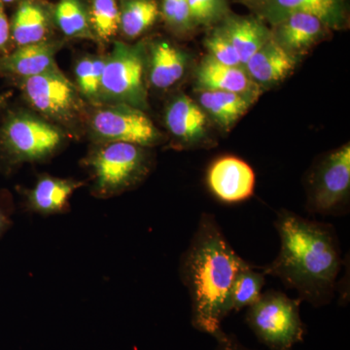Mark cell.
Masks as SVG:
<instances>
[{"label": "cell", "instance_id": "d6986e66", "mask_svg": "<svg viewBox=\"0 0 350 350\" xmlns=\"http://www.w3.org/2000/svg\"><path fill=\"white\" fill-rule=\"evenodd\" d=\"M200 107L221 128L229 130L252 105L253 100L241 94L223 91H200Z\"/></svg>", "mask_w": 350, "mask_h": 350}, {"label": "cell", "instance_id": "6da1fadb", "mask_svg": "<svg viewBox=\"0 0 350 350\" xmlns=\"http://www.w3.org/2000/svg\"><path fill=\"white\" fill-rule=\"evenodd\" d=\"M275 227L280 239V252L262 267V273L295 290L301 301L314 308L329 305L344 266L335 228L287 209L278 213Z\"/></svg>", "mask_w": 350, "mask_h": 350}, {"label": "cell", "instance_id": "ac0fdd59", "mask_svg": "<svg viewBox=\"0 0 350 350\" xmlns=\"http://www.w3.org/2000/svg\"><path fill=\"white\" fill-rule=\"evenodd\" d=\"M149 62V80L157 89L174 86L185 73V56L167 41H159L152 46Z\"/></svg>", "mask_w": 350, "mask_h": 350}, {"label": "cell", "instance_id": "f1b7e54d", "mask_svg": "<svg viewBox=\"0 0 350 350\" xmlns=\"http://www.w3.org/2000/svg\"><path fill=\"white\" fill-rule=\"evenodd\" d=\"M163 14L174 27L186 29L193 24L188 0H163Z\"/></svg>", "mask_w": 350, "mask_h": 350}, {"label": "cell", "instance_id": "3957f363", "mask_svg": "<svg viewBox=\"0 0 350 350\" xmlns=\"http://www.w3.org/2000/svg\"><path fill=\"white\" fill-rule=\"evenodd\" d=\"M145 147L107 142L94 149L86 160L93 178L94 196L107 199L137 187L151 170Z\"/></svg>", "mask_w": 350, "mask_h": 350}, {"label": "cell", "instance_id": "9c48e42d", "mask_svg": "<svg viewBox=\"0 0 350 350\" xmlns=\"http://www.w3.org/2000/svg\"><path fill=\"white\" fill-rule=\"evenodd\" d=\"M91 128L101 144L125 142L150 147L162 139L160 131L144 110L126 105L101 107L94 113Z\"/></svg>", "mask_w": 350, "mask_h": 350}, {"label": "cell", "instance_id": "e0dca14e", "mask_svg": "<svg viewBox=\"0 0 350 350\" xmlns=\"http://www.w3.org/2000/svg\"><path fill=\"white\" fill-rule=\"evenodd\" d=\"M275 40L289 53L308 49L323 31V23L305 13H295L278 23Z\"/></svg>", "mask_w": 350, "mask_h": 350}, {"label": "cell", "instance_id": "484cf974", "mask_svg": "<svg viewBox=\"0 0 350 350\" xmlns=\"http://www.w3.org/2000/svg\"><path fill=\"white\" fill-rule=\"evenodd\" d=\"M120 12L116 0H92L90 24L101 40H109L120 29Z\"/></svg>", "mask_w": 350, "mask_h": 350}, {"label": "cell", "instance_id": "2e32d148", "mask_svg": "<svg viewBox=\"0 0 350 350\" xmlns=\"http://www.w3.org/2000/svg\"><path fill=\"white\" fill-rule=\"evenodd\" d=\"M220 31L236 50L243 66L273 38L265 25L250 18L229 19Z\"/></svg>", "mask_w": 350, "mask_h": 350}, {"label": "cell", "instance_id": "4dcf8cb0", "mask_svg": "<svg viewBox=\"0 0 350 350\" xmlns=\"http://www.w3.org/2000/svg\"><path fill=\"white\" fill-rule=\"evenodd\" d=\"M11 27L7 19L6 14L2 6H0V51L5 50L9 39H10Z\"/></svg>", "mask_w": 350, "mask_h": 350}, {"label": "cell", "instance_id": "9a60e30c", "mask_svg": "<svg viewBox=\"0 0 350 350\" xmlns=\"http://www.w3.org/2000/svg\"><path fill=\"white\" fill-rule=\"evenodd\" d=\"M296 59L291 53L271 38L244 64V69L258 85L275 84L292 72Z\"/></svg>", "mask_w": 350, "mask_h": 350}, {"label": "cell", "instance_id": "ffe728a7", "mask_svg": "<svg viewBox=\"0 0 350 350\" xmlns=\"http://www.w3.org/2000/svg\"><path fill=\"white\" fill-rule=\"evenodd\" d=\"M338 0H269L266 16L278 24L287 16L305 13L315 16L323 24L337 23L340 16Z\"/></svg>", "mask_w": 350, "mask_h": 350}, {"label": "cell", "instance_id": "d4e9b609", "mask_svg": "<svg viewBox=\"0 0 350 350\" xmlns=\"http://www.w3.org/2000/svg\"><path fill=\"white\" fill-rule=\"evenodd\" d=\"M105 57H85L75 66L76 88L90 101L100 100Z\"/></svg>", "mask_w": 350, "mask_h": 350}, {"label": "cell", "instance_id": "ba28073f", "mask_svg": "<svg viewBox=\"0 0 350 350\" xmlns=\"http://www.w3.org/2000/svg\"><path fill=\"white\" fill-rule=\"evenodd\" d=\"M21 88L27 103L48 118L69 123L81 114V94L59 68L22 79Z\"/></svg>", "mask_w": 350, "mask_h": 350}, {"label": "cell", "instance_id": "4316f807", "mask_svg": "<svg viewBox=\"0 0 350 350\" xmlns=\"http://www.w3.org/2000/svg\"><path fill=\"white\" fill-rule=\"evenodd\" d=\"M206 47L211 57L218 63L230 66H243L236 50L220 31L213 32L206 39Z\"/></svg>", "mask_w": 350, "mask_h": 350}, {"label": "cell", "instance_id": "f546056e", "mask_svg": "<svg viewBox=\"0 0 350 350\" xmlns=\"http://www.w3.org/2000/svg\"><path fill=\"white\" fill-rule=\"evenodd\" d=\"M213 338L216 342L214 350H253L241 344L236 336L226 333L223 329L218 331Z\"/></svg>", "mask_w": 350, "mask_h": 350}, {"label": "cell", "instance_id": "7402d4cb", "mask_svg": "<svg viewBox=\"0 0 350 350\" xmlns=\"http://www.w3.org/2000/svg\"><path fill=\"white\" fill-rule=\"evenodd\" d=\"M265 283L266 275L261 271H256L252 265L243 260L232 285L231 312H241L257 301Z\"/></svg>", "mask_w": 350, "mask_h": 350}, {"label": "cell", "instance_id": "83f0119b", "mask_svg": "<svg viewBox=\"0 0 350 350\" xmlns=\"http://www.w3.org/2000/svg\"><path fill=\"white\" fill-rule=\"evenodd\" d=\"M191 18L196 24H209L226 9L225 0H188Z\"/></svg>", "mask_w": 350, "mask_h": 350}, {"label": "cell", "instance_id": "44dd1931", "mask_svg": "<svg viewBox=\"0 0 350 350\" xmlns=\"http://www.w3.org/2000/svg\"><path fill=\"white\" fill-rule=\"evenodd\" d=\"M49 23L45 10L31 0L20 4L14 17L11 34L18 46L46 41Z\"/></svg>", "mask_w": 350, "mask_h": 350}, {"label": "cell", "instance_id": "1f68e13d", "mask_svg": "<svg viewBox=\"0 0 350 350\" xmlns=\"http://www.w3.org/2000/svg\"><path fill=\"white\" fill-rule=\"evenodd\" d=\"M11 226H12V221L10 216L3 209L0 208V238L10 229Z\"/></svg>", "mask_w": 350, "mask_h": 350}, {"label": "cell", "instance_id": "277c9868", "mask_svg": "<svg viewBox=\"0 0 350 350\" xmlns=\"http://www.w3.org/2000/svg\"><path fill=\"white\" fill-rule=\"evenodd\" d=\"M300 299L271 289L246 308L245 322L261 344L271 350H292L303 342L306 326Z\"/></svg>", "mask_w": 350, "mask_h": 350}, {"label": "cell", "instance_id": "8fae6325", "mask_svg": "<svg viewBox=\"0 0 350 350\" xmlns=\"http://www.w3.org/2000/svg\"><path fill=\"white\" fill-rule=\"evenodd\" d=\"M83 185L75 179L42 175L33 188L25 191V209L45 216L68 213L70 198Z\"/></svg>", "mask_w": 350, "mask_h": 350}, {"label": "cell", "instance_id": "d6a6232c", "mask_svg": "<svg viewBox=\"0 0 350 350\" xmlns=\"http://www.w3.org/2000/svg\"><path fill=\"white\" fill-rule=\"evenodd\" d=\"M1 1L6 2V3H9V2H13L14 0H1Z\"/></svg>", "mask_w": 350, "mask_h": 350}, {"label": "cell", "instance_id": "5b68a950", "mask_svg": "<svg viewBox=\"0 0 350 350\" xmlns=\"http://www.w3.org/2000/svg\"><path fill=\"white\" fill-rule=\"evenodd\" d=\"M100 100L109 105H126L144 110L147 107L145 59L140 46L115 42L105 57Z\"/></svg>", "mask_w": 350, "mask_h": 350}, {"label": "cell", "instance_id": "30bf717a", "mask_svg": "<svg viewBox=\"0 0 350 350\" xmlns=\"http://www.w3.org/2000/svg\"><path fill=\"white\" fill-rule=\"evenodd\" d=\"M206 182L211 193L226 204L243 202L254 194V170L237 157L225 156L213 162Z\"/></svg>", "mask_w": 350, "mask_h": 350}, {"label": "cell", "instance_id": "7c38bea8", "mask_svg": "<svg viewBox=\"0 0 350 350\" xmlns=\"http://www.w3.org/2000/svg\"><path fill=\"white\" fill-rule=\"evenodd\" d=\"M196 77L200 91L230 92L253 100L260 93L258 84L251 79L243 66H226L211 56L202 59Z\"/></svg>", "mask_w": 350, "mask_h": 350}, {"label": "cell", "instance_id": "7a4b0ae2", "mask_svg": "<svg viewBox=\"0 0 350 350\" xmlns=\"http://www.w3.org/2000/svg\"><path fill=\"white\" fill-rule=\"evenodd\" d=\"M243 258L229 243L209 213L200 217L187 250L182 254L179 273L191 300V323L213 337L231 314V294Z\"/></svg>", "mask_w": 350, "mask_h": 350}, {"label": "cell", "instance_id": "8992f818", "mask_svg": "<svg viewBox=\"0 0 350 350\" xmlns=\"http://www.w3.org/2000/svg\"><path fill=\"white\" fill-rule=\"evenodd\" d=\"M2 146L11 163L43 162L59 151L66 133L29 113H16L7 119L2 131Z\"/></svg>", "mask_w": 350, "mask_h": 350}, {"label": "cell", "instance_id": "603a6c76", "mask_svg": "<svg viewBox=\"0 0 350 350\" xmlns=\"http://www.w3.org/2000/svg\"><path fill=\"white\" fill-rule=\"evenodd\" d=\"M120 12V29L126 38L135 39L154 25L159 8L154 0H128Z\"/></svg>", "mask_w": 350, "mask_h": 350}, {"label": "cell", "instance_id": "52a82bcc", "mask_svg": "<svg viewBox=\"0 0 350 350\" xmlns=\"http://www.w3.org/2000/svg\"><path fill=\"white\" fill-rule=\"evenodd\" d=\"M306 208L321 215L347 213L350 192V146L331 152L312 172Z\"/></svg>", "mask_w": 350, "mask_h": 350}, {"label": "cell", "instance_id": "4fadbf2b", "mask_svg": "<svg viewBox=\"0 0 350 350\" xmlns=\"http://www.w3.org/2000/svg\"><path fill=\"white\" fill-rule=\"evenodd\" d=\"M165 124L170 133L183 144H198L206 135V112L184 94L170 103L165 112Z\"/></svg>", "mask_w": 350, "mask_h": 350}, {"label": "cell", "instance_id": "cb8c5ba5", "mask_svg": "<svg viewBox=\"0 0 350 350\" xmlns=\"http://www.w3.org/2000/svg\"><path fill=\"white\" fill-rule=\"evenodd\" d=\"M57 27L68 38L93 39L86 9L80 0H59L55 10Z\"/></svg>", "mask_w": 350, "mask_h": 350}, {"label": "cell", "instance_id": "5bb4252c", "mask_svg": "<svg viewBox=\"0 0 350 350\" xmlns=\"http://www.w3.org/2000/svg\"><path fill=\"white\" fill-rule=\"evenodd\" d=\"M57 44L48 41L18 46L17 49L0 57V70L25 78L33 77L57 68Z\"/></svg>", "mask_w": 350, "mask_h": 350}]
</instances>
